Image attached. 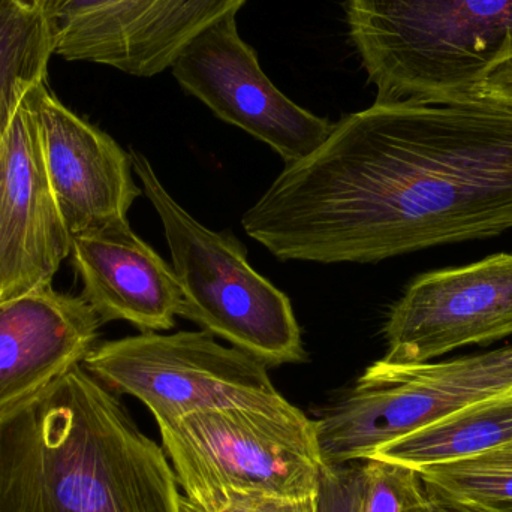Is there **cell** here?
Returning a JSON list of instances; mask_svg holds the SVG:
<instances>
[{"instance_id": "obj_20", "label": "cell", "mask_w": 512, "mask_h": 512, "mask_svg": "<svg viewBox=\"0 0 512 512\" xmlns=\"http://www.w3.org/2000/svg\"><path fill=\"white\" fill-rule=\"evenodd\" d=\"M182 512H319L318 493L292 499L264 493L228 492L204 504H191L182 496Z\"/></svg>"}, {"instance_id": "obj_14", "label": "cell", "mask_w": 512, "mask_h": 512, "mask_svg": "<svg viewBox=\"0 0 512 512\" xmlns=\"http://www.w3.org/2000/svg\"><path fill=\"white\" fill-rule=\"evenodd\" d=\"M80 297L104 322L126 321L141 333L167 331L182 315L173 265L132 231L128 221L72 239Z\"/></svg>"}, {"instance_id": "obj_7", "label": "cell", "mask_w": 512, "mask_h": 512, "mask_svg": "<svg viewBox=\"0 0 512 512\" xmlns=\"http://www.w3.org/2000/svg\"><path fill=\"white\" fill-rule=\"evenodd\" d=\"M83 367L108 390L140 400L156 424L204 409L271 408L288 402L268 366L209 331H150L96 345Z\"/></svg>"}, {"instance_id": "obj_22", "label": "cell", "mask_w": 512, "mask_h": 512, "mask_svg": "<svg viewBox=\"0 0 512 512\" xmlns=\"http://www.w3.org/2000/svg\"><path fill=\"white\" fill-rule=\"evenodd\" d=\"M483 512H512V505L510 507H489V508H481Z\"/></svg>"}, {"instance_id": "obj_13", "label": "cell", "mask_w": 512, "mask_h": 512, "mask_svg": "<svg viewBox=\"0 0 512 512\" xmlns=\"http://www.w3.org/2000/svg\"><path fill=\"white\" fill-rule=\"evenodd\" d=\"M101 325L83 298L53 285L0 301V415L83 364Z\"/></svg>"}, {"instance_id": "obj_16", "label": "cell", "mask_w": 512, "mask_h": 512, "mask_svg": "<svg viewBox=\"0 0 512 512\" xmlns=\"http://www.w3.org/2000/svg\"><path fill=\"white\" fill-rule=\"evenodd\" d=\"M53 56L50 0H0V134L24 93L48 81Z\"/></svg>"}, {"instance_id": "obj_19", "label": "cell", "mask_w": 512, "mask_h": 512, "mask_svg": "<svg viewBox=\"0 0 512 512\" xmlns=\"http://www.w3.org/2000/svg\"><path fill=\"white\" fill-rule=\"evenodd\" d=\"M364 460L322 466L318 489L319 512H366Z\"/></svg>"}, {"instance_id": "obj_21", "label": "cell", "mask_w": 512, "mask_h": 512, "mask_svg": "<svg viewBox=\"0 0 512 512\" xmlns=\"http://www.w3.org/2000/svg\"><path fill=\"white\" fill-rule=\"evenodd\" d=\"M406 512H483L472 510V508L460 507V505L450 504V502L442 501L424 492L418 501H415Z\"/></svg>"}, {"instance_id": "obj_17", "label": "cell", "mask_w": 512, "mask_h": 512, "mask_svg": "<svg viewBox=\"0 0 512 512\" xmlns=\"http://www.w3.org/2000/svg\"><path fill=\"white\" fill-rule=\"evenodd\" d=\"M429 495L481 510L512 505V439L459 462L417 471Z\"/></svg>"}, {"instance_id": "obj_5", "label": "cell", "mask_w": 512, "mask_h": 512, "mask_svg": "<svg viewBox=\"0 0 512 512\" xmlns=\"http://www.w3.org/2000/svg\"><path fill=\"white\" fill-rule=\"evenodd\" d=\"M183 499L228 492L300 499L318 493L322 463L315 421L292 403L204 409L158 424Z\"/></svg>"}, {"instance_id": "obj_3", "label": "cell", "mask_w": 512, "mask_h": 512, "mask_svg": "<svg viewBox=\"0 0 512 512\" xmlns=\"http://www.w3.org/2000/svg\"><path fill=\"white\" fill-rule=\"evenodd\" d=\"M376 102L456 101L512 60V0H348Z\"/></svg>"}, {"instance_id": "obj_18", "label": "cell", "mask_w": 512, "mask_h": 512, "mask_svg": "<svg viewBox=\"0 0 512 512\" xmlns=\"http://www.w3.org/2000/svg\"><path fill=\"white\" fill-rule=\"evenodd\" d=\"M364 471L366 512H406L426 492L414 469L370 459L364 460Z\"/></svg>"}, {"instance_id": "obj_12", "label": "cell", "mask_w": 512, "mask_h": 512, "mask_svg": "<svg viewBox=\"0 0 512 512\" xmlns=\"http://www.w3.org/2000/svg\"><path fill=\"white\" fill-rule=\"evenodd\" d=\"M45 171L72 239L128 221L143 194L113 137L66 107L45 83L30 90Z\"/></svg>"}, {"instance_id": "obj_9", "label": "cell", "mask_w": 512, "mask_h": 512, "mask_svg": "<svg viewBox=\"0 0 512 512\" xmlns=\"http://www.w3.org/2000/svg\"><path fill=\"white\" fill-rule=\"evenodd\" d=\"M230 15L210 26L171 66L177 83L219 119L267 144L285 164L315 152L334 123L304 110L283 95L243 41Z\"/></svg>"}, {"instance_id": "obj_15", "label": "cell", "mask_w": 512, "mask_h": 512, "mask_svg": "<svg viewBox=\"0 0 512 512\" xmlns=\"http://www.w3.org/2000/svg\"><path fill=\"white\" fill-rule=\"evenodd\" d=\"M510 439L512 391L451 412L423 429L378 448L370 459L420 471L469 459Z\"/></svg>"}, {"instance_id": "obj_6", "label": "cell", "mask_w": 512, "mask_h": 512, "mask_svg": "<svg viewBox=\"0 0 512 512\" xmlns=\"http://www.w3.org/2000/svg\"><path fill=\"white\" fill-rule=\"evenodd\" d=\"M512 391V346L442 363L370 364L315 418L322 463L369 460L378 448L451 412Z\"/></svg>"}, {"instance_id": "obj_8", "label": "cell", "mask_w": 512, "mask_h": 512, "mask_svg": "<svg viewBox=\"0 0 512 512\" xmlns=\"http://www.w3.org/2000/svg\"><path fill=\"white\" fill-rule=\"evenodd\" d=\"M248 0H50L54 56L150 78Z\"/></svg>"}, {"instance_id": "obj_11", "label": "cell", "mask_w": 512, "mask_h": 512, "mask_svg": "<svg viewBox=\"0 0 512 512\" xmlns=\"http://www.w3.org/2000/svg\"><path fill=\"white\" fill-rule=\"evenodd\" d=\"M30 90L0 134V301L53 285L71 255L72 237L45 171Z\"/></svg>"}, {"instance_id": "obj_10", "label": "cell", "mask_w": 512, "mask_h": 512, "mask_svg": "<svg viewBox=\"0 0 512 512\" xmlns=\"http://www.w3.org/2000/svg\"><path fill=\"white\" fill-rule=\"evenodd\" d=\"M512 334V255L421 274L384 327L393 363H429L463 346Z\"/></svg>"}, {"instance_id": "obj_4", "label": "cell", "mask_w": 512, "mask_h": 512, "mask_svg": "<svg viewBox=\"0 0 512 512\" xmlns=\"http://www.w3.org/2000/svg\"><path fill=\"white\" fill-rule=\"evenodd\" d=\"M129 156L164 227L182 288L180 318L255 355L268 367L307 361L291 300L249 264L242 242L201 225L171 197L143 153L132 149Z\"/></svg>"}, {"instance_id": "obj_2", "label": "cell", "mask_w": 512, "mask_h": 512, "mask_svg": "<svg viewBox=\"0 0 512 512\" xmlns=\"http://www.w3.org/2000/svg\"><path fill=\"white\" fill-rule=\"evenodd\" d=\"M164 448L83 364L0 415V512H182Z\"/></svg>"}, {"instance_id": "obj_1", "label": "cell", "mask_w": 512, "mask_h": 512, "mask_svg": "<svg viewBox=\"0 0 512 512\" xmlns=\"http://www.w3.org/2000/svg\"><path fill=\"white\" fill-rule=\"evenodd\" d=\"M280 261L370 264L512 230V105L375 102L243 216Z\"/></svg>"}]
</instances>
